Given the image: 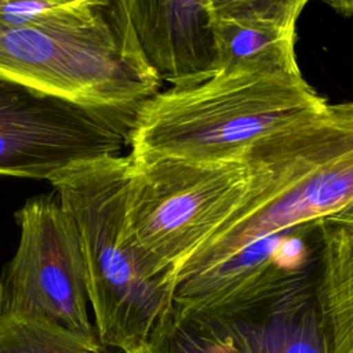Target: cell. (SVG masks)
Masks as SVG:
<instances>
[{
    "label": "cell",
    "mask_w": 353,
    "mask_h": 353,
    "mask_svg": "<svg viewBox=\"0 0 353 353\" xmlns=\"http://www.w3.org/2000/svg\"><path fill=\"white\" fill-rule=\"evenodd\" d=\"M205 319L228 334L237 353H327L314 283L251 314Z\"/></svg>",
    "instance_id": "30bf717a"
},
{
    "label": "cell",
    "mask_w": 353,
    "mask_h": 353,
    "mask_svg": "<svg viewBox=\"0 0 353 353\" xmlns=\"http://www.w3.org/2000/svg\"><path fill=\"white\" fill-rule=\"evenodd\" d=\"M272 178L176 272L208 270L255 241L316 223L353 203V101L279 130L251 149Z\"/></svg>",
    "instance_id": "3957f363"
},
{
    "label": "cell",
    "mask_w": 353,
    "mask_h": 353,
    "mask_svg": "<svg viewBox=\"0 0 353 353\" xmlns=\"http://www.w3.org/2000/svg\"><path fill=\"white\" fill-rule=\"evenodd\" d=\"M0 77L130 119L161 85L124 0L85 25L0 28Z\"/></svg>",
    "instance_id": "277c9868"
},
{
    "label": "cell",
    "mask_w": 353,
    "mask_h": 353,
    "mask_svg": "<svg viewBox=\"0 0 353 353\" xmlns=\"http://www.w3.org/2000/svg\"><path fill=\"white\" fill-rule=\"evenodd\" d=\"M270 178V168L250 152L247 160L232 163L130 153L127 218L131 233L146 258L175 277Z\"/></svg>",
    "instance_id": "5b68a950"
},
{
    "label": "cell",
    "mask_w": 353,
    "mask_h": 353,
    "mask_svg": "<svg viewBox=\"0 0 353 353\" xmlns=\"http://www.w3.org/2000/svg\"><path fill=\"white\" fill-rule=\"evenodd\" d=\"M146 63L172 88L201 84L219 73L210 0H124Z\"/></svg>",
    "instance_id": "ba28073f"
},
{
    "label": "cell",
    "mask_w": 353,
    "mask_h": 353,
    "mask_svg": "<svg viewBox=\"0 0 353 353\" xmlns=\"http://www.w3.org/2000/svg\"><path fill=\"white\" fill-rule=\"evenodd\" d=\"M306 0H210L219 73H299L296 25Z\"/></svg>",
    "instance_id": "9c48e42d"
},
{
    "label": "cell",
    "mask_w": 353,
    "mask_h": 353,
    "mask_svg": "<svg viewBox=\"0 0 353 353\" xmlns=\"http://www.w3.org/2000/svg\"><path fill=\"white\" fill-rule=\"evenodd\" d=\"M131 353H237V350L216 323L174 303L172 310L149 339Z\"/></svg>",
    "instance_id": "7c38bea8"
},
{
    "label": "cell",
    "mask_w": 353,
    "mask_h": 353,
    "mask_svg": "<svg viewBox=\"0 0 353 353\" xmlns=\"http://www.w3.org/2000/svg\"><path fill=\"white\" fill-rule=\"evenodd\" d=\"M330 222H338V223H350L353 225V203L347 204L345 208H342L341 211L330 215L328 218H325Z\"/></svg>",
    "instance_id": "9a60e30c"
},
{
    "label": "cell",
    "mask_w": 353,
    "mask_h": 353,
    "mask_svg": "<svg viewBox=\"0 0 353 353\" xmlns=\"http://www.w3.org/2000/svg\"><path fill=\"white\" fill-rule=\"evenodd\" d=\"M314 294L327 353H353V225L321 219Z\"/></svg>",
    "instance_id": "8fae6325"
},
{
    "label": "cell",
    "mask_w": 353,
    "mask_h": 353,
    "mask_svg": "<svg viewBox=\"0 0 353 353\" xmlns=\"http://www.w3.org/2000/svg\"><path fill=\"white\" fill-rule=\"evenodd\" d=\"M327 105L301 72L218 73L193 87L159 91L143 102L130 127L131 154L243 161L262 138Z\"/></svg>",
    "instance_id": "7a4b0ae2"
},
{
    "label": "cell",
    "mask_w": 353,
    "mask_h": 353,
    "mask_svg": "<svg viewBox=\"0 0 353 353\" xmlns=\"http://www.w3.org/2000/svg\"><path fill=\"white\" fill-rule=\"evenodd\" d=\"M328 4L342 14L353 15V1H330Z\"/></svg>",
    "instance_id": "2e32d148"
},
{
    "label": "cell",
    "mask_w": 353,
    "mask_h": 353,
    "mask_svg": "<svg viewBox=\"0 0 353 353\" xmlns=\"http://www.w3.org/2000/svg\"><path fill=\"white\" fill-rule=\"evenodd\" d=\"M109 4L110 0H0V28L85 25L99 19Z\"/></svg>",
    "instance_id": "5bb4252c"
},
{
    "label": "cell",
    "mask_w": 353,
    "mask_h": 353,
    "mask_svg": "<svg viewBox=\"0 0 353 353\" xmlns=\"http://www.w3.org/2000/svg\"><path fill=\"white\" fill-rule=\"evenodd\" d=\"M131 121L0 77V175L51 182L120 156Z\"/></svg>",
    "instance_id": "52a82bcc"
},
{
    "label": "cell",
    "mask_w": 353,
    "mask_h": 353,
    "mask_svg": "<svg viewBox=\"0 0 353 353\" xmlns=\"http://www.w3.org/2000/svg\"><path fill=\"white\" fill-rule=\"evenodd\" d=\"M19 243L0 277V317L43 321L99 341L88 317V279L81 237L70 214L50 197L15 214Z\"/></svg>",
    "instance_id": "8992f818"
},
{
    "label": "cell",
    "mask_w": 353,
    "mask_h": 353,
    "mask_svg": "<svg viewBox=\"0 0 353 353\" xmlns=\"http://www.w3.org/2000/svg\"><path fill=\"white\" fill-rule=\"evenodd\" d=\"M130 154L83 164L51 181L77 225L99 342L131 353L174 307V274L150 262L127 218Z\"/></svg>",
    "instance_id": "6da1fadb"
},
{
    "label": "cell",
    "mask_w": 353,
    "mask_h": 353,
    "mask_svg": "<svg viewBox=\"0 0 353 353\" xmlns=\"http://www.w3.org/2000/svg\"><path fill=\"white\" fill-rule=\"evenodd\" d=\"M0 353H119L43 321L1 316Z\"/></svg>",
    "instance_id": "4fadbf2b"
}]
</instances>
